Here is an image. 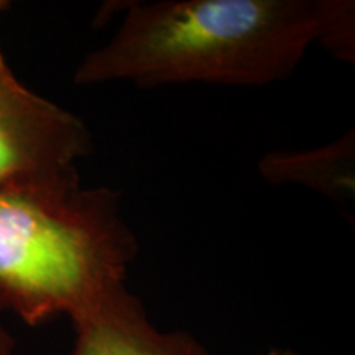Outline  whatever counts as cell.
<instances>
[{
    "label": "cell",
    "mask_w": 355,
    "mask_h": 355,
    "mask_svg": "<svg viewBox=\"0 0 355 355\" xmlns=\"http://www.w3.org/2000/svg\"><path fill=\"white\" fill-rule=\"evenodd\" d=\"M314 43L354 51V7L339 0L133 2L104 46L79 63V86L209 83L265 86L295 73ZM354 56V55H352Z\"/></svg>",
    "instance_id": "cell-1"
},
{
    "label": "cell",
    "mask_w": 355,
    "mask_h": 355,
    "mask_svg": "<svg viewBox=\"0 0 355 355\" xmlns=\"http://www.w3.org/2000/svg\"><path fill=\"white\" fill-rule=\"evenodd\" d=\"M137 248L119 194L78 171L0 188V300L30 326L86 314L125 285Z\"/></svg>",
    "instance_id": "cell-2"
},
{
    "label": "cell",
    "mask_w": 355,
    "mask_h": 355,
    "mask_svg": "<svg viewBox=\"0 0 355 355\" xmlns=\"http://www.w3.org/2000/svg\"><path fill=\"white\" fill-rule=\"evenodd\" d=\"M91 146L86 123L20 83L0 51V188L78 171Z\"/></svg>",
    "instance_id": "cell-3"
},
{
    "label": "cell",
    "mask_w": 355,
    "mask_h": 355,
    "mask_svg": "<svg viewBox=\"0 0 355 355\" xmlns=\"http://www.w3.org/2000/svg\"><path fill=\"white\" fill-rule=\"evenodd\" d=\"M73 322L78 332L73 355H207L193 336L158 331L125 285Z\"/></svg>",
    "instance_id": "cell-4"
},
{
    "label": "cell",
    "mask_w": 355,
    "mask_h": 355,
    "mask_svg": "<svg viewBox=\"0 0 355 355\" xmlns=\"http://www.w3.org/2000/svg\"><path fill=\"white\" fill-rule=\"evenodd\" d=\"M260 170L270 181H298L327 196L347 201L354 193V139L309 153H272Z\"/></svg>",
    "instance_id": "cell-5"
},
{
    "label": "cell",
    "mask_w": 355,
    "mask_h": 355,
    "mask_svg": "<svg viewBox=\"0 0 355 355\" xmlns=\"http://www.w3.org/2000/svg\"><path fill=\"white\" fill-rule=\"evenodd\" d=\"M3 309H7V308H6V304L2 303V300H0V355H13V349H15V339H13L10 332L7 331V327L3 326V321H2Z\"/></svg>",
    "instance_id": "cell-6"
},
{
    "label": "cell",
    "mask_w": 355,
    "mask_h": 355,
    "mask_svg": "<svg viewBox=\"0 0 355 355\" xmlns=\"http://www.w3.org/2000/svg\"><path fill=\"white\" fill-rule=\"evenodd\" d=\"M265 355H295L291 350H283V349H273L270 352H266Z\"/></svg>",
    "instance_id": "cell-7"
},
{
    "label": "cell",
    "mask_w": 355,
    "mask_h": 355,
    "mask_svg": "<svg viewBox=\"0 0 355 355\" xmlns=\"http://www.w3.org/2000/svg\"><path fill=\"white\" fill-rule=\"evenodd\" d=\"M7 7H8V2H6V0H0V12L6 10Z\"/></svg>",
    "instance_id": "cell-8"
}]
</instances>
